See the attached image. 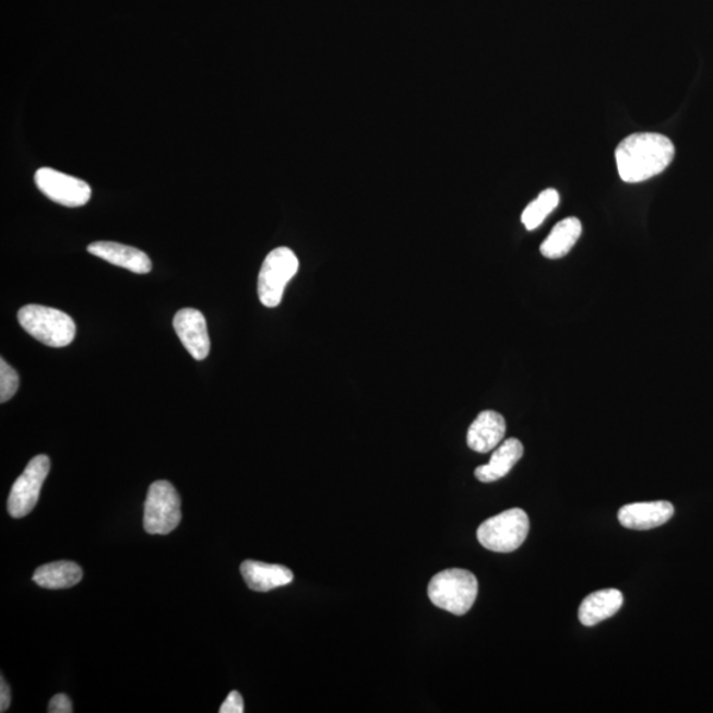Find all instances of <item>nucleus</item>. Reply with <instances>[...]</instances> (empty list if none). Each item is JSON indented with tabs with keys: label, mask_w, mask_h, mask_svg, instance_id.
Wrapping results in <instances>:
<instances>
[{
	"label": "nucleus",
	"mask_w": 713,
	"mask_h": 713,
	"mask_svg": "<svg viewBox=\"0 0 713 713\" xmlns=\"http://www.w3.org/2000/svg\"><path fill=\"white\" fill-rule=\"evenodd\" d=\"M528 530L526 511L514 508L485 521L477 530V539L487 550L513 552L526 540Z\"/></svg>",
	"instance_id": "20e7f679"
},
{
	"label": "nucleus",
	"mask_w": 713,
	"mask_h": 713,
	"mask_svg": "<svg viewBox=\"0 0 713 713\" xmlns=\"http://www.w3.org/2000/svg\"><path fill=\"white\" fill-rule=\"evenodd\" d=\"M82 580V570L73 561H54L37 568L34 582L46 590H67L78 585Z\"/></svg>",
	"instance_id": "f3484780"
},
{
	"label": "nucleus",
	"mask_w": 713,
	"mask_h": 713,
	"mask_svg": "<svg viewBox=\"0 0 713 713\" xmlns=\"http://www.w3.org/2000/svg\"><path fill=\"white\" fill-rule=\"evenodd\" d=\"M17 320L25 332L50 348H64L73 343L74 321L59 309L28 305L21 308Z\"/></svg>",
	"instance_id": "7ed1b4c3"
},
{
	"label": "nucleus",
	"mask_w": 713,
	"mask_h": 713,
	"mask_svg": "<svg viewBox=\"0 0 713 713\" xmlns=\"http://www.w3.org/2000/svg\"><path fill=\"white\" fill-rule=\"evenodd\" d=\"M299 260L288 248H277L270 252L258 276V296L264 307L281 305L284 289L298 273Z\"/></svg>",
	"instance_id": "39448f33"
},
{
	"label": "nucleus",
	"mask_w": 713,
	"mask_h": 713,
	"mask_svg": "<svg viewBox=\"0 0 713 713\" xmlns=\"http://www.w3.org/2000/svg\"><path fill=\"white\" fill-rule=\"evenodd\" d=\"M49 470L50 460L46 454H39L25 466L22 475L12 485L9 497L8 509L12 519H23L34 510Z\"/></svg>",
	"instance_id": "0eeeda50"
},
{
	"label": "nucleus",
	"mask_w": 713,
	"mask_h": 713,
	"mask_svg": "<svg viewBox=\"0 0 713 713\" xmlns=\"http://www.w3.org/2000/svg\"><path fill=\"white\" fill-rule=\"evenodd\" d=\"M523 456V445L519 439H508L498 445L488 464L478 466L475 476L478 482L488 484L508 475Z\"/></svg>",
	"instance_id": "2eb2a0df"
},
{
	"label": "nucleus",
	"mask_w": 713,
	"mask_h": 713,
	"mask_svg": "<svg viewBox=\"0 0 713 713\" xmlns=\"http://www.w3.org/2000/svg\"><path fill=\"white\" fill-rule=\"evenodd\" d=\"M560 195L557 189H546L536 198L533 203L526 206L522 213V224L525 225L527 230H535L545 223L547 216L557 210L559 205Z\"/></svg>",
	"instance_id": "a211bd4d"
},
{
	"label": "nucleus",
	"mask_w": 713,
	"mask_h": 713,
	"mask_svg": "<svg viewBox=\"0 0 713 713\" xmlns=\"http://www.w3.org/2000/svg\"><path fill=\"white\" fill-rule=\"evenodd\" d=\"M583 233V225L577 217H568L554 226L550 235L540 245L542 256L548 260H560L570 252Z\"/></svg>",
	"instance_id": "dca6fc26"
},
{
	"label": "nucleus",
	"mask_w": 713,
	"mask_h": 713,
	"mask_svg": "<svg viewBox=\"0 0 713 713\" xmlns=\"http://www.w3.org/2000/svg\"><path fill=\"white\" fill-rule=\"evenodd\" d=\"M174 328L181 341L195 361H203L211 352V338L207 334L206 320L204 314L194 308L180 309L175 314Z\"/></svg>",
	"instance_id": "1a4fd4ad"
},
{
	"label": "nucleus",
	"mask_w": 713,
	"mask_h": 713,
	"mask_svg": "<svg viewBox=\"0 0 713 713\" xmlns=\"http://www.w3.org/2000/svg\"><path fill=\"white\" fill-rule=\"evenodd\" d=\"M19 389V376L5 359H0V402L5 403L16 394Z\"/></svg>",
	"instance_id": "6ab92c4d"
},
{
	"label": "nucleus",
	"mask_w": 713,
	"mask_h": 713,
	"mask_svg": "<svg viewBox=\"0 0 713 713\" xmlns=\"http://www.w3.org/2000/svg\"><path fill=\"white\" fill-rule=\"evenodd\" d=\"M48 712L49 713H72L73 712V706L71 699H69L66 693H57L50 700V703L48 705Z\"/></svg>",
	"instance_id": "412c9836"
},
{
	"label": "nucleus",
	"mask_w": 713,
	"mask_h": 713,
	"mask_svg": "<svg viewBox=\"0 0 713 713\" xmlns=\"http://www.w3.org/2000/svg\"><path fill=\"white\" fill-rule=\"evenodd\" d=\"M674 515L673 503L667 501L625 504L618 511L621 525L632 530H650L665 525Z\"/></svg>",
	"instance_id": "9d476101"
},
{
	"label": "nucleus",
	"mask_w": 713,
	"mask_h": 713,
	"mask_svg": "<svg viewBox=\"0 0 713 713\" xmlns=\"http://www.w3.org/2000/svg\"><path fill=\"white\" fill-rule=\"evenodd\" d=\"M241 573L249 589L256 592L281 589V586L292 584L294 580V573L289 568L257 560H245Z\"/></svg>",
	"instance_id": "ddd939ff"
},
{
	"label": "nucleus",
	"mask_w": 713,
	"mask_h": 713,
	"mask_svg": "<svg viewBox=\"0 0 713 713\" xmlns=\"http://www.w3.org/2000/svg\"><path fill=\"white\" fill-rule=\"evenodd\" d=\"M181 500L178 490L168 482L151 485L144 503V528L148 534L167 535L179 526Z\"/></svg>",
	"instance_id": "423d86ee"
},
{
	"label": "nucleus",
	"mask_w": 713,
	"mask_h": 713,
	"mask_svg": "<svg viewBox=\"0 0 713 713\" xmlns=\"http://www.w3.org/2000/svg\"><path fill=\"white\" fill-rule=\"evenodd\" d=\"M477 593V578L462 568L441 571L428 584V597L435 607L456 616L468 614L476 602Z\"/></svg>",
	"instance_id": "f03ea898"
},
{
	"label": "nucleus",
	"mask_w": 713,
	"mask_h": 713,
	"mask_svg": "<svg viewBox=\"0 0 713 713\" xmlns=\"http://www.w3.org/2000/svg\"><path fill=\"white\" fill-rule=\"evenodd\" d=\"M675 156L670 139L657 132H637L616 150L618 175L625 182L646 181L664 173Z\"/></svg>",
	"instance_id": "f257e3e1"
},
{
	"label": "nucleus",
	"mask_w": 713,
	"mask_h": 713,
	"mask_svg": "<svg viewBox=\"0 0 713 713\" xmlns=\"http://www.w3.org/2000/svg\"><path fill=\"white\" fill-rule=\"evenodd\" d=\"M243 699L238 691H231L227 696L223 705H221L219 713H242Z\"/></svg>",
	"instance_id": "aec40b11"
},
{
	"label": "nucleus",
	"mask_w": 713,
	"mask_h": 713,
	"mask_svg": "<svg viewBox=\"0 0 713 713\" xmlns=\"http://www.w3.org/2000/svg\"><path fill=\"white\" fill-rule=\"evenodd\" d=\"M35 182L43 194L60 205L84 206L92 198V188L86 181L54 168L44 167L37 170Z\"/></svg>",
	"instance_id": "6e6552de"
},
{
	"label": "nucleus",
	"mask_w": 713,
	"mask_h": 713,
	"mask_svg": "<svg viewBox=\"0 0 713 713\" xmlns=\"http://www.w3.org/2000/svg\"><path fill=\"white\" fill-rule=\"evenodd\" d=\"M507 433V421L501 414L496 412L479 413L475 421L472 423L466 443L472 451L477 453H488L495 451Z\"/></svg>",
	"instance_id": "f8f14e48"
},
{
	"label": "nucleus",
	"mask_w": 713,
	"mask_h": 713,
	"mask_svg": "<svg viewBox=\"0 0 713 713\" xmlns=\"http://www.w3.org/2000/svg\"><path fill=\"white\" fill-rule=\"evenodd\" d=\"M623 604L622 593L618 590H603L586 596L579 608V620L584 627H595L614 617Z\"/></svg>",
	"instance_id": "4468645a"
},
{
	"label": "nucleus",
	"mask_w": 713,
	"mask_h": 713,
	"mask_svg": "<svg viewBox=\"0 0 713 713\" xmlns=\"http://www.w3.org/2000/svg\"><path fill=\"white\" fill-rule=\"evenodd\" d=\"M11 691L8 681L2 677L0 679V712H5L10 709Z\"/></svg>",
	"instance_id": "4be33fe9"
},
{
	"label": "nucleus",
	"mask_w": 713,
	"mask_h": 713,
	"mask_svg": "<svg viewBox=\"0 0 713 713\" xmlns=\"http://www.w3.org/2000/svg\"><path fill=\"white\" fill-rule=\"evenodd\" d=\"M87 251L114 266L122 268L135 274H148L153 269L146 252L117 242L98 241L87 246Z\"/></svg>",
	"instance_id": "9b49d317"
}]
</instances>
